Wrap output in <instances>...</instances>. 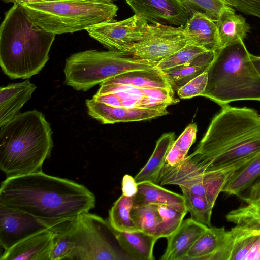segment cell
Returning a JSON list of instances; mask_svg holds the SVG:
<instances>
[{"instance_id":"43","label":"cell","mask_w":260,"mask_h":260,"mask_svg":"<svg viewBox=\"0 0 260 260\" xmlns=\"http://www.w3.org/2000/svg\"><path fill=\"white\" fill-rule=\"evenodd\" d=\"M259 118H260V115H259Z\"/></svg>"},{"instance_id":"34","label":"cell","mask_w":260,"mask_h":260,"mask_svg":"<svg viewBox=\"0 0 260 260\" xmlns=\"http://www.w3.org/2000/svg\"><path fill=\"white\" fill-rule=\"evenodd\" d=\"M226 218L235 224L260 223V199L231 210Z\"/></svg>"},{"instance_id":"1","label":"cell","mask_w":260,"mask_h":260,"mask_svg":"<svg viewBox=\"0 0 260 260\" xmlns=\"http://www.w3.org/2000/svg\"><path fill=\"white\" fill-rule=\"evenodd\" d=\"M258 153L259 115L252 109L227 105L213 118L194 152L176 166L165 164L161 182L180 186Z\"/></svg>"},{"instance_id":"5","label":"cell","mask_w":260,"mask_h":260,"mask_svg":"<svg viewBox=\"0 0 260 260\" xmlns=\"http://www.w3.org/2000/svg\"><path fill=\"white\" fill-rule=\"evenodd\" d=\"M250 54L244 41L216 50L207 71V85L201 96L221 107L236 101H260V75Z\"/></svg>"},{"instance_id":"14","label":"cell","mask_w":260,"mask_h":260,"mask_svg":"<svg viewBox=\"0 0 260 260\" xmlns=\"http://www.w3.org/2000/svg\"><path fill=\"white\" fill-rule=\"evenodd\" d=\"M49 229L43 222L29 214L0 205V243L4 251Z\"/></svg>"},{"instance_id":"12","label":"cell","mask_w":260,"mask_h":260,"mask_svg":"<svg viewBox=\"0 0 260 260\" xmlns=\"http://www.w3.org/2000/svg\"><path fill=\"white\" fill-rule=\"evenodd\" d=\"M207 260H260V223L236 224Z\"/></svg>"},{"instance_id":"7","label":"cell","mask_w":260,"mask_h":260,"mask_svg":"<svg viewBox=\"0 0 260 260\" xmlns=\"http://www.w3.org/2000/svg\"><path fill=\"white\" fill-rule=\"evenodd\" d=\"M155 64L136 58L126 51L88 50L67 58L64 83L76 90L86 91L128 71L148 69Z\"/></svg>"},{"instance_id":"21","label":"cell","mask_w":260,"mask_h":260,"mask_svg":"<svg viewBox=\"0 0 260 260\" xmlns=\"http://www.w3.org/2000/svg\"><path fill=\"white\" fill-rule=\"evenodd\" d=\"M216 22L219 49L237 42L244 41L250 29L245 18L236 14L230 6L222 10Z\"/></svg>"},{"instance_id":"20","label":"cell","mask_w":260,"mask_h":260,"mask_svg":"<svg viewBox=\"0 0 260 260\" xmlns=\"http://www.w3.org/2000/svg\"><path fill=\"white\" fill-rule=\"evenodd\" d=\"M148 204L166 205L182 212H188L182 195L172 192L151 182L138 184L133 197V206Z\"/></svg>"},{"instance_id":"10","label":"cell","mask_w":260,"mask_h":260,"mask_svg":"<svg viewBox=\"0 0 260 260\" xmlns=\"http://www.w3.org/2000/svg\"><path fill=\"white\" fill-rule=\"evenodd\" d=\"M188 43L183 26L149 24L143 38L126 51L136 58L156 65Z\"/></svg>"},{"instance_id":"38","label":"cell","mask_w":260,"mask_h":260,"mask_svg":"<svg viewBox=\"0 0 260 260\" xmlns=\"http://www.w3.org/2000/svg\"><path fill=\"white\" fill-rule=\"evenodd\" d=\"M230 6L246 14L260 18V0H224Z\"/></svg>"},{"instance_id":"42","label":"cell","mask_w":260,"mask_h":260,"mask_svg":"<svg viewBox=\"0 0 260 260\" xmlns=\"http://www.w3.org/2000/svg\"><path fill=\"white\" fill-rule=\"evenodd\" d=\"M2 1H3L5 3H20V2L28 1H31V0H2ZM107 1H111V2H114V1H115L116 0H107Z\"/></svg>"},{"instance_id":"9","label":"cell","mask_w":260,"mask_h":260,"mask_svg":"<svg viewBox=\"0 0 260 260\" xmlns=\"http://www.w3.org/2000/svg\"><path fill=\"white\" fill-rule=\"evenodd\" d=\"M92 99L113 107L159 108L179 102L172 89L140 88L104 81Z\"/></svg>"},{"instance_id":"31","label":"cell","mask_w":260,"mask_h":260,"mask_svg":"<svg viewBox=\"0 0 260 260\" xmlns=\"http://www.w3.org/2000/svg\"><path fill=\"white\" fill-rule=\"evenodd\" d=\"M131 217L138 230L151 235H154L161 221L157 205L155 204L133 206Z\"/></svg>"},{"instance_id":"35","label":"cell","mask_w":260,"mask_h":260,"mask_svg":"<svg viewBox=\"0 0 260 260\" xmlns=\"http://www.w3.org/2000/svg\"><path fill=\"white\" fill-rule=\"evenodd\" d=\"M191 15L196 12L204 13L217 21L221 12L229 5L224 0H182Z\"/></svg>"},{"instance_id":"33","label":"cell","mask_w":260,"mask_h":260,"mask_svg":"<svg viewBox=\"0 0 260 260\" xmlns=\"http://www.w3.org/2000/svg\"><path fill=\"white\" fill-rule=\"evenodd\" d=\"M207 50H209L202 46L188 43L173 55L157 63L155 68L162 71L187 64Z\"/></svg>"},{"instance_id":"32","label":"cell","mask_w":260,"mask_h":260,"mask_svg":"<svg viewBox=\"0 0 260 260\" xmlns=\"http://www.w3.org/2000/svg\"><path fill=\"white\" fill-rule=\"evenodd\" d=\"M161 221L154 236L158 239L168 238L180 226L187 212H182L166 205H157Z\"/></svg>"},{"instance_id":"13","label":"cell","mask_w":260,"mask_h":260,"mask_svg":"<svg viewBox=\"0 0 260 260\" xmlns=\"http://www.w3.org/2000/svg\"><path fill=\"white\" fill-rule=\"evenodd\" d=\"M135 14L152 24L184 26L191 16L182 0H125Z\"/></svg>"},{"instance_id":"26","label":"cell","mask_w":260,"mask_h":260,"mask_svg":"<svg viewBox=\"0 0 260 260\" xmlns=\"http://www.w3.org/2000/svg\"><path fill=\"white\" fill-rule=\"evenodd\" d=\"M77 218L50 229L54 232L50 260L73 259L76 244Z\"/></svg>"},{"instance_id":"39","label":"cell","mask_w":260,"mask_h":260,"mask_svg":"<svg viewBox=\"0 0 260 260\" xmlns=\"http://www.w3.org/2000/svg\"><path fill=\"white\" fill-rule=\"evenodd\" d=\"M238 197L247 204L260 199V175Z\"/></svg>"},{"instance_id":"8","label":"cell","mask_w":260,"mask_h":260,"mask_svg":"<svg viewBox=\"0 0 260 260\" xmlns=\"http://www.w3.org/2000/svg\"><path fill=\"white\" fill-rule=\"evenodd\" d=\"M73 259L133 260L119 245L109 221L89 212L77 218Z\"/></svg>"},{"instance_id":"19","label":"cell","mask_w":260,"mask_h":260,"mask_svg":"<svg viewBox=\"0 0 260 260\" xmlns=\"http://www.w3.org/2000/svg\"><path fill=\"white\" fill-rule=\"evenodd\" d=\"M188 43L216 51L219 49L216 22L204 13L196 12L183 26Z\"/></svg>"},{"instance_id":"23","label":"cell","mask_w":260,"mask_h":260,"mask_svg":"<svg viewBox=\"0 0 260 260\" xmlns=\"http://www.w3.org/2000/svg\"><path fill=\"white\" fill-rule=\"evenodd\" d=\"M121 248L133 260H153V248L158 239L140 231L121 232L114 230Z\"/></svg>"},{"instance_id":"15","label":"cell","mask_w":260,"mask_h":260,"mask_svg":"<svg viewBox=\"0 0 260 260\" xmlns=\"http://www.w3.org/2000/svg\"><path fill=\"white\" fill-rule=\"evenodd\" d=\"M85 104L88 115L103 124L146 120L169 114L167 109V107H113L96 101L92 98L86 100Z\"/></svg>"},{"instance_id":"18","label":"cell","mask_w":260,"mask_h":260,"mask_svg":"<svg viewBox=\"0 0 260 260\" xmlns=\"http://www.w3.org/2000/svg\"><path fill=\"white\" fill-rule=\"evenodd\" d=\"M36 88L28 79L1 87L0 127L20 114V110L30 99Z\"/></svg>"},{"instance_id":"16","label":"cell","mask_w":260,"mask_h":260,"mask_svg":"<svg viewBox=\"0 0 260 260\" xmlns=\"http://www.w3.org/2000/svg\"><path fill=\"white\" fill-rule=\"evenodd\" d=\"M54 232L50 229L17 243L1 255V260H50Z\"/></svg>"},{"instance_id":"25","label":"cell","mask_w":260,"mask_h":260,"mask_svg":"<svg viewBox=\"0 0 260 260\" xmlns=\"http://www.w3.org/2000/svg\"><path fill=\"white\" fill-rule=\"evenodd\" d=\"M105 81L136 87L172 89L162 72L155 67L128 71Z\"/></svg>"},{"instance_id":"24","label":"cell","mask_w":260,"mask_h":260,"mask_svg":"<svg viewBox=\"0 0 260 260\" xmlns=\"http://www.w3.org/2000/svg\"><path fill=\"white\" fill-rule=\"evenodd\" d=\"M173 132L164 134L157 141L155 149L145 165L134 178L139 184L151 182L159 184L160 175L169 149L175 141Z\"/></svg>"},{"instance_id":"22","label":"cell","mask_w":260,"mask_h":260,"mask_svg":"<svg viewBox=\"0 0 260 260\" xmlns=\"http://www.w3.org/2000/svg\"><path fill=\"white\" fill-rule=\"evenodd\" d=\"M215 55V51L207 50L187 64L161 71L172 89L177 91L191 80L207 71Z\"/></svg>"},{"instance_id":"11","label":"cell","mask_w":260,"mask_h":260,"mask_svg":"<svg viewBox=\"0 0 260 260\" xmlns=\"http://www.w3.org/2000/svg\"><path fill=\"white\" fill-rule=\"evenodd\" d=\"M149 23L135 14L120 21L112 20L89 26V35L109 50L127 51L144 37Z\"/></svg>"},{"instance_id":"4","label":"cell","mask_w":260,"mask_h":260,"mask_svg":"<svg viewBox=\"0 0 260 260\" xmlns=\"http://www.w3.org/2000/svg\"><path fill=\"white\" fill-rule=\"evenodd\" d=\"M0 127V169L6 177L42 171L53 147V132L44 114L27 111Z\"/></svg>"},{"instance_id":"37","label":"cell","mask_w":260,"mask_h":260,"mask_svg":"<svg viewBox=\"0 0 260 260\" xmlns=\"http://www.w3.org/2000/svg\"><path fill=\"white\" fill-rule=\"evenodd\" d=\"M197 132V125L194 123L188 125L172 146L187 156L188 152L194 142Z\"/></svg>"},{"instance_id":"29","label":"cell","mask_w":260,"mask_h":260,"mask_svg":"<svg viewBox=\"0 0 260 260\" xmlns=\"http://www.w3.org/2000/svg\"><path fill=\"white\" fill-rule=\"evenodd\" d=\"M133 207V197L123 194L114 203L109 211L108 221L114 230L121 232L139 231L131 217Z\"/></svg>"},{"instance_id":"2","label":"cell","mask_w":260,"mask_h":260,"mask_svg":"<svg viewBox=\"0 0 260 260\" xmlns=\"http://www.w3.org/2000/svg\"><path fill=\"white\" fill-rule=\"evenodd\" d=\"M95 198L85 186L42 171L6 177L0 205L29 214L49 229L94 208Z\"/></svg>"},{"instance_id":"40","label":"cell","mask_w":260,"mask_h":260,"mask_svg":"<svg viewBox=\"0 0 260 260\" xmlns=\"http://www.w3.org/2000/svg\"><path fill=\"white\" fill-rule=\"evenodd\" d=\"M121 189L122 194L133 197L137 192L138 183L134 178L128 174H125L122 180Z\"/></svg>"},{"instance_id":"41","label":"cell","mask_w":260,"mask_h":260,"mask_svg":"<svg viewBox=\"0 0 260 260\" xmlns=\"http://www.w3.org/2000/svg\"><path fill=\"white\" fill-rule=\"evenodd\" d=\"M251 60L260 75V56H255L251 54H250Z\"/></svg>"},{"instance_id":"30","label":"cell","mask_w":260,"mask_h":260,"mask_svg":"<svg viewBox=\"0 0 260 260\" xmlns=\"http://www.w3.org/2000/svg\"><path fill=\"white\" fill-rule=\"evenodd\" d=\"M182 192L185 204L190 218L205 225L212 226L211 215L213 207L204 197L191 192L183 186H179Z\"/></svg>"},{"instance_id":"17","label":"cell","mask_w":260,"mask_h":260,"mask_svg":"<svg viewBox=\"0 0 260 260\" xmlns=\"http://www.w3.org/2000/svg\"><path fill=\"white\" fill-rule=\"evenodd\" d=\"M208 228L192 219L183 220L178 229L167 238L161 260H184L198 239Z\"/></svg>"},{"instance_id":"27","label":"cell","mask_w":260,"mask_h":260,"mask_svg":"<svg viewBox=\"0 0 260 260\" xmlns=\"http://www.w3.org/2000/svg\"><path fill=\"white\" fill-rule=\"evenodd\" d=\"M226 232L224 227L208 228L196 241L184 260H207L220 247Z\"/></svg>"},{"instance_id":"6","label":"cell","mask_w":260,"mask_h":260,"mask_svg":"<svg viewBox=\"0 0 260 260\" xmlns=\"http://www.w3.org/2000/svg\"><path fill=\"white\" fill-rule=\"evenodd\" d=\"M31 20L55 34L73 33L113 20L118 7L107 0H31L18 3Z\"/></svg>"},{"instance_id":"28","label":"cell","mask_w":260,"mask_h":260,"mask_svg":"<svg viewBox=\"0 0 260 260\" xmlns=\"http://www.w3.org/2000/svg\"><path fill=\"white\" fill-rule=\"evenodd\" d=\"M259 175L260 153L235 171L222 192L238 196Z\"/></svg>"},{"instance_id":"36","label":"cell","mask_w":260,"mask_h":260,"mask_svg":"<svg viewBox=\"0 0 260 260\" xmlns=\"http://www.w3.org/2000/svg\"><path fill=\"white\" fill-rule=\"evenodd\" d=\"M208 73L206 71L191 80L177 91L178 96L183 99L201 96L207 85Z\"/></svg>"},{"instance_id":"3","label":"cell","mask_w":260,"mask_h":260,"mask_svg":"<svg viewBox=\"0 0 260 260\" xmlns=\"http://www.w3.org/2000/svg\"><path fill=\"white\" fill-rule=\"evenodd\" d=\"M13 4L0 27V64L11 79H29L47 62L56 35L36 24L19 3Z\"/></svg>"}]
</instances>
